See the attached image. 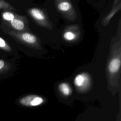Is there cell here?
Returning a JSON list of instances; mask_svg holds the SVG:
<instances>
[{"instance_id": "obj_7", "label": "cell", "mask_w": 121, "mask_h": 121, "mask_svg": "<svg viewBox=\"0 0 121 121\" xmlns=\"http://www.w3.org/2000/svg\"><path fill=\"white\" fill-rule=\"evenodd\" d=\"M11 26L15 29L18 30H22L25 27V24L23 21L20 19L14 18L10 21Z\"/></svg>"}, {"instance_id": "obj_9", "label": "cell", "mask_w": 121, "mask_h": 121, "mask_svg": "<svg viewBox=\"0 0 121 121\" xmlns=\"http://www.w3.org/2000/svg\"><path fill=\"white\" fill-rule=\"evenodd\" d=\"M9 69V65L3 60H0V74L4 73Z\"/></svg>"}, {"instance_id": "obj_8", "label": "cell", "mask_w": 121, "mask_h": 121, "mask_svg": "<svg viewBox=\"0 0 121 121\" xmlns=\"http://www.w3.org/2000/svg\"><path fill=\"white\" fill-rule=\"evenodd\" d=\"M71 4L68 1H62L58 5V9L62 12H66L71 8Z\"/></svg>"}, {"instance_id": "obj_13", "label": "cell", "mask_w": 121, "mask_h": 121, "mask_svg": "<svg viewBox=\"0 0 121 121\" xmlns=\"http://www.w3.org/2000/svg\"><path fill=\"white\" fill-rule=\"evenodd\" d=\"M2 17L5 20L10 21L15 18V16L11 12H5L2 15Z\"/></svg>"}, {"instance_id": "obj_1", "label": "cell", "mask_w": 121, "mask_h": 121, "mask_svg": "<svg viewBox=\"0 0 121 121\" xmlns=\"http://www.w3.org/2000/svg\"><path fill=\"white\" fill-rule=\"evenodd\" d=\"M18 102L20 104L25 106L34 107L42 104L43 99L37 95H30L21 98Z\"/></svg>"}, {"instance_id": "obj_11", "label": "cell", "mask_w": 121, "mask_h": 121, "mask_svg": "<svg viewBox=\"0 0 121 121\" xmlns=\"http://www.w3.org/2000/svg\"><path fill=\"white\" fill-rule=\"evenodd\" d=\"M76 37L75 34L71 31L66 32L63 35V38L67 41H72Z\"/></svg>"}, {"instance_id": "obj_5", "label": "cell", "mask_w": 121, "mask_h": 121, "mask_svg": "<svg viewBox=\"0 0 121 121\" xmlns=\"http://www.w3.org/2000/svg\"><path fill=\"white\" fill-rule=\"evenodd\" d=\"M30 13L34 18L38 21H43L45 19L43 13L39 9L33 8L30 10Z\"/></svg>"}, {"instance_id": "obj_2", "label": "cell", "mask_w": 121, "mask_h": 121, "mask_svg": "<svg viewBox=\"0 0 121 121\" xmlns=\"http://www.w3.org/2000/svg\"><path fill=\"white\" fill-rule=\"evenodd\" d=\"M75 85L81 89L86 87L89 82V78L88 75L86 73H81L77 75L74 80Z\"/></svg>"}, {"instance_id": "obj_10", "label": "cell", "mask_w": 121, "mask_h": 121, "mask_svg": "<svg viewBox=\"0 0 121 121\" xmlns=\"http://www.w3.org/2000/svg\"><path fill=\"white\" fill-rule=\"evenodd\" d=\"M0 49L8 52L11 51L10 46L1 37H0Z\"/></svg>"}, {"instance_id": "obj_3", "label": "cell", "mask_w": 121, "mask_h": 121, "mask_svg": "<svg viewBox=\"0 0 121 121\" xmlns=\"http://www.w3.org/2000/svg\"><path fill=\"white\" fill-rule=\"evenodd\" d=\"M121 60L118 58H114L111 60L108 65V70L111 73H116L120 68Z\"/></svg>"}, {"instance_id": "obj_4", "label": "cell", "mask_w": 121, "mask_h": 121, "mask_svg": "<svg viewBox=\"0 0 121 121\" xmlns=\"http://www.w3.org/2000/svg\"><path fill=\"white\" fill-rule=\"evenodd\" d=\"M20 38L25 43H34L36 41V37L29 33H23L19 35Z\"/></svg>"}, {"instance_id": "obj_12", "label": "cell", "mask_w": 121, "mask_h": 121, "mask_svg": "<svg viewBox=\"0 0 121 121\" xmlns=\"http://www.w3.org/2000/svg\"><path fill=\"white\" fill-rule=\"evenodd\" d=\"M120 9V7H119V8L117 7L116 9H113L112 11L106 17L104 18V22L105 24H107L109 21H110V20L111 19V18L115 15V14L118 11V10L119 9Z\"/></svg>"}, {"instance_id": "obj_14", "label": "cell", "mask_w": 121, "mask_h": 121, "mask_svg": "<svg viewBox=\"0 0 121 121\" xmlns=\"http://www.w3.org/2000/svg\"><path fill=\"white\" fill-rule=\"evenodd\" d=\"M9 6L5 1L2 0H0V9L1 8H9Z\"/></svg>"}, {"instance_id": "obj_6", "label": "cell", "mask_w": 121, "mask_h": 121, "mask_svg": "<svg viewBox=\"0 0 121 121\" xmlns=\"http://www.w3.org/2000/svg\"><path fill=\"white\" fill-rule=\"evenodd\" d=\"M60 92L64 95L68 96L71 93V89L69 85L66 83H61L59 85Z\"/></svg>"}]
</instances>
